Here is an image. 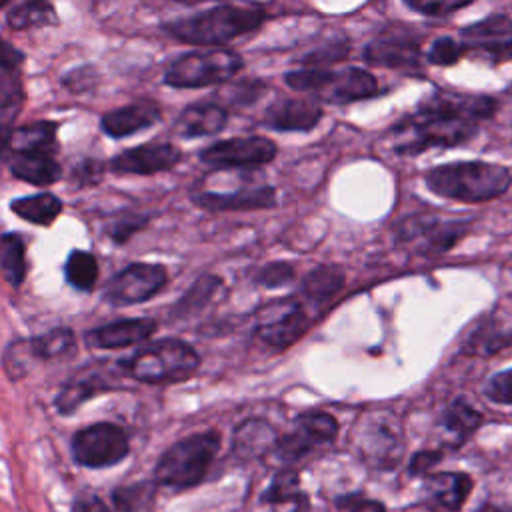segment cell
Returning <instances> with one entry per match:
<instances>
[{"instance_id": "1", "label": "cell", "mask_w": 512, "mask_h": 512, "mask_svg": "<svg viewBox=\"0 0 512 512\" xmlns=\"http://www.w3.org/2000/svg\"><path fill=\"white\" fill-rule=\"evenodd\" d=\"M496 110V100L468 94H430L394 126V152L416 156L430 148H454L478 132L482 120Z\"/></svg>"}, {"instance_id": "2", "label": "cell", "mask_w": 512, "mask_h": 512, "mask_svg": "<svg viewBox=\"0 0 512 512\" xmlns=\"http://www.w3.org/2000/svg\"><path fill=\"white\" fill-rule=\"evenodd\" d=\"M266 18V10L256 4H216L164 22L162 28L184 44L224 46L242 34L258 30Z\"/></svg>"}, {"instance_id": "3", "label": "cell", "mask_w": 512, "mask_h": 512, "mask_svg": "<svg viewBox=\"0 0 512 512\" xmlns=\"http://www.w3.org/2000/svg\"><path fill=\"white\" fill-rule=\"evenodd\" d=\"M424 182L436 196L478 204L502 196L510 184V170L486 160H462L440 164L424 174Z\"/></svg>"}, {"instance_id": "4", "label": "cell", "mask_w": 512, "mask_h": 512, "mask_svg": "<svg viewBox=\"0 0 512 512\" xmlns=\"http://www.w3.org/2000/svg\"><path fill=\"white\" fill-rule=\"evenodd\" d=\"M124 372L144 384H176L196 374L200 354L180 338L168 336L142 346L132 358L122 360Z\"/></svg>"}, {"instance_id": "5", "label": "cell", "mask_w": 512, "mask_h": 512, "mask_svg": "<svg viewBox=\"0 0 512 512\" xmlns=\"http://www.w3.org/2000/svg\"><path fill=\"white\" fill-rule=\"evenodd\" d=\"M220 450L216 430L196 432L174 442L156 462L154 482L160 486L184 490L200 484Z\"/></svg>"}, {"instance_id": "6", "label": "cell", "mask_w": 512, "mask_h": 512, "mask_svg": "<svg viewBox=\"0 0 512 512\" xmlns=\"http://www.w3.org/2000/svg\"><path fill=\"white\" fill-rule=\"evenodd\" d=\"M242 68L244 60L234 50H194L168 64L164 70V82L172 88H204L234 78Z\"/></svg>"}, {"instance_id": "7", "label": "cell", "mask_w": 512, "mask_h": 512, "mask_svg": "<svg viewBox=\"0 0 512 512\" xmlns=\"http://www.w3.org/2000/svg\"><path fill=\"white\" fill-rule=\"evenodd\" d=\"M130 452L126 432L112 422H96L78 430L72 438V456L80 466L106 468L124 460Z\"/></svg>"}, {"instance_id": "8", "label": "cell", "mask_w": 512, "mask_h": 512, "mask_svg": "<svg viewBox=\"0 0 512 512\" xmlns=\"http://www.w3.org/2000/svg\"><path fill=\"white\" fill-rule=\"evenodd\" d=\"M166 282V266L132 262L106 282L102 298L112 306H132L154 298L166 286Z\"/></svg>"}, {"instance_id": "9", "label": "cell", "mask_w": 512, "mask_h": 512, "mask_svg": "<svg viewBox=\"0 0 512 512\" xmlns=\"http://www.w3.org/2000/svg\"><path fill=\"white\" fill-rule=\"evenodd\" d=\"M310 322L304 306L296 298L276 300L258 312L256 336L274 350H284L308 332Z\"/></svg>"}, {"instance_id": "10", "label": "cell", "mask_w": 512, "mask_h": 512, "mask_svg": "<svg viewBox=\"0 0 512 512\" xmlns=\"http://www.w3.org/2000/svg\"><path fill=\"white\" fill-rule=\"evenodd\" d=\"M276 154V142L266 136H234L204 148L200 160L218 168H258L270 164Z\"/></svg>"}, {"instance_id": "11", "label": "cell", "mask_w": 512, "mask_h": 512, "mask_svg": "<svg viewBox=\"0 0 512 512\" xmlns=\"http://www.w3.org/2000/svg\"><path fill=\"white\" fill-rule=\"evenodd\" d=\"M336 434L338 422L334 420V416H330L328 412L310 410L300 414L294 420L292 430L278 438L276 454L286 462H294L310 454L312 450L330 444L336 438Z\"/></svg>"}, {"instance_id": "12", "label": "cell", "mask_w": 512, "mask_h": 512, "mask_svg": "<svg viewBox=\"0 0 512 512\" xmlns=\"http://www.w3.org/2000/svg\"><path fill=\"white\" fill-rule=\"evenodd\" d=\"M464 50H470L490 62L512 60V20L504 14H492L460 32Z\"/></svg>"}, {"instance_id": "13", "label": "cell", "mask_w": 512, "mask_h": 512, "mask_svg": "<svg viewBox=\"0 0 512 512\" xmlns=\"http://www.w3.org/2000/svg\"><path fill=\"white\" fill-rule=\"evenodd\" d=\"M182 160V150L172 142H146L114 156L108 168L116 174L150 176L172 170Z\"/></svg>"}, {"instance_id": "14", "label": "cell", "mask_w": 512, "mask_h": 512, "mask_svg": "<svg viewBox=\"0 0 512 512\" xmlns=\"http://www.w3.org/2000/svg\"><path fill=\"white\" fill-rule=\"evenodd\" d=\"M468 222H444L436 216H412L398 222V238L404 242L422 240L420 252L428 256L450 250L466 232Z\"/></svg>"}, {"instance_id": "15", "label": "cell", "mask_w": 512, "mask_h": 512, "mask_svg": "<svg viewBox=\"0 0 512 512\" xmlns=\"http://www.w3.org/2000/svg\"><path fill=\"white\" fill-rule=\"evenodd\" d=\"M362 56L374 66L414 68L420 62V38L408 30H386L366 44Z\"/></svg>"}, {"instance_id": "16", "label": "cell", "mask_w": 512, "mask_h": 512, "mask_svg": "<svg viewBox=\"0 0 512 512\" xmlns=\"http://www.w3.org/2000/svg\"><path fill=\"white\" fill-rule=\"evenodd\" d=\"M324 112L314 98H278L262 116V124L278 132H310Z\"/></svg>"}, {"instance_id": "17", "label": "cell", "mask_w": 512, "mask_h": 512, "mask_svg": "<svg viewBox=\"0 0 512 512\" xmlns=\"http://www.w3.org/2000/svg\"><path fill=\"white\" fill-rule=\"evenodd\" d=\"M158 324L152 318H120L86 332L84 340L96 350H116L148 340Z\"/></svg>"}, {"instance_id": "18", "label": "cell", "mask_w": 512, "mask_h": 512, "mask_svg": "<svg viewBox=\"0 0 512 512\" xmlns=\"http://www.w3.org/2000/svg\"><path fill=\"white\" fill-rule=\"evenodd\" d=\"M58 152V124L38 120L16 126L2 136V158L14 154H56Z\"/></svg>"}, {"instance_id": "19", "label": "cell", "mask_w": 512, "mask_h": 512, "mask_svg": "<svg viewBox=\"0 0 512 512\" xmlns=\"http://www.w3.org/2000/svg\"><path fill=\"white\" fill-rule=\"evenodd\" d=\"M160 118L162 110L154 100H136L102 114L100 128L110 138H126L154 126Z\"/></svg>"}, {"instance_id": "20", "label": "cell", "mask_w": 512, "mask_h": 512, "mask_svg": "<svg viewBox=\"0 0 512 512\" xmlns=\"http://www.w3.org/2000/svg\"><path fill=\"white\" fill-rule=\"evenodd\" d=\"M106 368H90L86 372H78L76 376H72L56 394L54 398V406L60 414L68 416L72 412H76L84 402H88L92 396L108 392L112 388H116V382L110 378V374H106Z\"/></svg>"}, {"instance_id": "21", "label": "cell", "mask_w": 512, "mask_h": 512, "mask_svg": "<svg viewBox=\"0 0 512 512\" xmlns=\"http://www.w3.org/2000/svg\"><path fill=\"white\" fill-rule=\"evenodd\" d=\"M360 450L378 466H392L402 454L398 430L382 414H372L360 434Z\"/></svg>"}, {"instance_id": "22", "label": "cell", "mask_w": 512, "mask_h": 512, "mask_svg": "<svg viewBox=\"0 0 512 512\" xmlns=\"http://www.w3.org/2000/svg\"><path fill=\"white\" fill-rule=\"evenodd\" d=\"M190 200L204 210H266L276 206V190L272 186L242 188L234 192H200L190 196Z\"/></svg>"}, {"instance_id": "23", "label": "cell", "mask_w": 512, "mask_h": 512, "mask_svg": "<svg viewBox=\"0 0 512 512\" xmlns=\"http://www.w3.org/2000/svg\"><path fill=\"white\" fill-rule=\"evenodd\" d=\"M24 54L16 50L10 42H2V80H0V112H2V128L10 132V122L18 116V110L24 102V90L20 82V64Z\"/></svg>"}, {"instance_id": "24", "label": "cell", "mask_w": 512, "mask_h": 512, "mask_svg": "<svg viewBox=\"0 0 512 512\" xmlns=\"http://www.w3.org/2000/svg\"><path fill=\"white\" fill-rule=\"evenodd\" d=\"M472 486L474 482L466 472H434L426 476L422 490L432 506L456 512L468 500Z\"/></svg>"}, {"instance_id": "25", "label": "cell", "mask_w": 512, "mask_h": 512, "mask_svg": "<svg viewBox=\"0 0 512 512\" xmlns=\"http://www.w3.org/2000/svg\"><path fill=\"white\" fill-rule=\"evenodd\" d=\"M228 122V112L216 102H196L186 106L174 122V132L182 138H200L220 132Z\"/></svg>"}, {"instance_id": "26", "label": "cell", "mask_w": 512, "mask_h": 512, "mask_svg": "<svg viewBox=\"0 0 512 512\" xmlns=\"http://www.w3.org/2000/svg\"><path fill=\"white\" fill-rule=\"evenodd\" d=\"M328 102L350 104L358 100H366L378 94V80L364 68H344L334 72L332 84L324 92Z\"/></svg>"}, {"instance_id": "27", "label": "cell", "mask_w": 512, "mask_h": 512, "mask_svg": "<svg viewBox=\"0 0 512 512\" xmlns=\"http://www.w3.org/2000/svg\"><path fill=\"white\" fill-rule=\"evenodd\" d=\"M276 444H278L276 430L272 428L270 422H266L262 418L244 420L232 436V450L236 456H240L244 460L260 458L266 452H270L272 448L276 450Z\"/></svg>"}, {"instance_id": "28", "label": "cell", "mask_w": 512, "mask_h": 512, "mask_svg": "<svg viewBox=\"0 0 512 512\" xmlns=\"http://www.w3.org/2000/svg\"><path fill=\"white\" fill-rule=\"evenodd\" d=\"M4 160L14 178L34 186H50L62 176L56 154H14Z\"/></svg>"}, {"instance_id": "29", "label": "cell", "mask_w": 512, "mask_h": 512, "mask_svg": "<svg viewBox=\"0 0 512 512\" xmlns=\"http://www.w3.org/2000/svg\"><path fill=\"white\" fill-rule=\"evenodd\" d=\"M262 500L272 506L274 512H304L306 494L298 488V474L292 470H282L274 476Z\"/></svg>"}, {"instance_id": "30", "label": "cell", "mask_w": 512, "mask_h": 512, "mask_svg": "<svg viewBox=\"0 0 512 512\" xmlns=\"http://www.w3.org/2000/svg\"><path fill=\"white\" fill-rule=\"evenodd\" d=\"M482 420H484L482 414L474 406H470L464 398H456L444 410L440 418V426L450 436L452 444L458 446L466 442L480 428Z\"/></svg>"}, {"instance_id": "31", "label": "cell", "mask_w": 512, "mask_h": 512, "mask_svg": "<svg viewBox=\"0 0 512 512\" xmlns=\"http://www.w3.org/2000/svg\"><path fill=\"white\" fill-rule=\"evenodd\" d=\"M62 200L52 192H40L34 196H20L10 200V210L36 226H50L62 212Z\"/></svg>"}, {"instance_id": "32", "label": "cell", "mask_w": 512, "mask_h": 512, "mask_svg": "<svg viewBox=\"0 0 512 512\" xmlns=\"http://www.w3.org/2000/svg\"><path fill=\"white\" fill-rule=\"evenodd\" d=\"M222 286V278L210 272L200 274L192 286L174 302V306L170 308V318L172 320H186L192 314L200 312L218 292V288Z\"/></svg>"}, {"instance_id": "33", "label": "cell", "mask_w": 512, "mask_h": 512, "mask_svg": "<svg viewBox=\"0 0 512 512\" xmlns=\"http://www.w3.org/2000/svg\"><path fill=\"white\" fill-rule=\"evenodd\" d=\"M344 282H346V274L340 266L320 264L304 276L302 294L314 304H324L332 296H336V292L342 290Z\"/></svg>"}, {"instance_id": "34", "label": "cell", "mask_w": 512, "mask_h": 512, "mask_svg": "<svg viewBox=\"0 0 512 512\" xmlns=\"http://www.w3.org/2000/svg\"><path fill=\"white\" fill-rule=\"evenodd\" d=\"M54 24H58L56 8L46 0L18 2L6 12V26L10 30H28L38 26H54Z\"/></svg>"}, {"instance_id": "35", "label": "cell", "mask_w": 512, "mask_h": 512, "mask_svg": "<svg viewBox=\"0 0 512 512\" xmlns=\"http://www.w3.org/2000/svg\"><path fill=\"white\" fill-rule=\"evenodd\" d=\"M30 354L40 360H56L62 356H68L76 348V336L70 328H52L40 336H34L28 340Z\"/></svg>"}, {"instance_id": "36", "label": "cell", "mask_w": 512, "mask_h": 512, "mask_svg": "<svg viewBox=\"0 0 512 512\" xmlns=\"http://www.w3.org/2000/svg\"><path fill=\"white\" fill-rule=\"evenodd\" d=\"M66 282L80 292H92L98 280V260L88 250H72L64 262Z\"/></svg>"}, {"instance_id": "37", "label": "cell", "mask_w": 512, "mask_h": 512, "mask_svg": "<svg viewBox=\"0 0 512 512\" xmlns=\"http://www.w3.org/2000/svg\"><path fill=\"white\" fill-rule=\"evenodd\" d=\"M26 246L20 234L16 232H6L2 236V274L4 280L12 286L18 288L24 278H26Z\"/></svg>"}, {"instance_id": "38", "label": "cell", "mask_w": 512, "mask_h": 512, "mask_svg": "<svg viewBox=\"0 0 512 512\" xmlns=\"http://www.w3.org/2000/svg\"><path fill=\"white\" fill-rule=\"evenodd\" d=\"M332 78H334V70L306 68V66L284 74V82L288 84V88L304 94H320V92L324 94L332 84Z\"/></svg>"}, {"instance_id": "39", "label": "cell", "mask_w": 512, "mask_h": 512, "mask_svg": "<svg viewBox=\"0 0 512 512\" xmlns=\"http://www.w3.org/2000/svg\"><path fill=\"white\" fill-rule=\"evenodd\" d=\"M154 484L138 482L114 490L112 500L120 512H146L154 502Z\"/></svg>"}, {"instance_id": "40", "label": "cell", "mask_w": 512, "mask_h": 512, "mask_svg": "<svg viewBox=\"0 0 512 512\" xmlns=\"http://www.w3.org/2000/svg\"><path fill=\"white\" fill-rule=\"evenodd\" d=\"M508 334L494 328V322H484L464 342V350L468 354H494L498 348L508 344Z\"/></svg>"}, {"instance_id": "41", "label": "cell", "mask_w": 512, "mask_h": 512, "mask_svg": "<svg viewBox=\"0 0 512 512\" xmlns=\"http://www.w3.org/2000/svg\"><path fill=\"white\" fill-rule=\"evenodd\" d=\"M146 226H148V216L136 214V212H122V214L114 216L108 224H104V234L116 246H122Z\"/></svg>"}, {"instance_id": "42", "label": "cell", "mask_w": 512, "mask_h": 512, "mask_svg": "<svg viewBox=\"0 0 512 512\" xmlns=\"http://www.w3.org/2000/svg\"><path fill=\"white\" fill-rule=\"evenodd\" d=\"M294 276H296V272L290 262L276 260V262H268L262 268H258L254 274V282L264 288H280V286H286L288 282H292Z\"/></svg>"}, {"instance_id": "43", "label": "cell", "mask_w": 512, "mask_h": 512, "mask_svg": "<svg viewBox=\"0 0 512 512\" xmlns=\"http://www.w3.org/2000/svg\"><path fill=\"white\" fill-rule=\"evenodd\" d=\"M462 54H464L462 44H458L450 36H440L432 42L426 58L430 64H436V66H452L462 58Z\"/></svg>"}, {"instance_id": "44", "label": "cell", "mask_w": 512, "mask_h": 512, "mask_svg": "<svg viewBox=\"0 0 512 512\" xmlns=\"http://www.w3.org/2000/svg\"><path fill=\"white\" fill-rule=\"evenodd\" d=\"M98 82V70L92 64H82L72 70H68L62 76V86H66L74 94L90 92Z\"/></svg>"}, {"instance_id": "45", "label": "cell", "mask_w": 512, "mask_h": 512, "mask_svg": "<svg viewBox=\"0 0 512 512\" xmlns=\"http://www.w3.org/2000/svg\"><path fill=\"white\" fill-rule=\"evenodd\" d=\"M348 54V44H340V42H330L322 48L312 50L310 54H306L302 58V62L306 64V68H324L328 64H334L336 60L346 58Z\"/></svg>"}, {"instance_id": "46", "label": "cell", "mask_w": 512, "mask_h": 512, "mask_svg": "<svg viewBox=\"0 0 512 512\" xmlns=\"http://www.w3.org/2000/svg\"><path fill=\"white\" fill-rule=\"evenodd\" d=\"M484 394L496 404H512V370H504L488 378Z\"/></svg>"}, {"instance_id": "47", "label": "cell", "mask_w": 512, "mask_h": 512, "mask_svg": "<svg viewBox=\"0 0 512 512\" xmlns=\"http://www.w3.org/2000/svg\"><path fill=\"white\" fill-rule=\"evenodd\" d=\"M264 90H266V82L254 80V78H246V80L234 84V88L228 94V100L234 106H250V104H254L260 98V94Z\"/></svg>"}, {"instance_id": "48", "label": "cell", "mask_w": 512, "mask_h": 512, "mask_svg": "<svg viewBox=\"0 0 512 512\" xmlns=\"http://www.w3.org/2000/svg\"><path fill=\"white\" fill-rule=\"evenodd\" d=\"M102 172H104V164H102V162L92 160V158H86V160H82L80 164L74 166V170H72V182H74L78 188L94 186V184L100 182Z\"/></svg>"}, {"instance_id": "49", "label": "cell", "mask_w": 512, "mask_h": 512, "mask_svg": "<svg viewBox=\"0 0 512 512\" xmlns=\"http://www.w3.org/2000/svg\"><path fill=\"white\" fill-rule=\"evenodd\" d=\"M404 6L414 10V12L426 14V16H446V14H452L456 10H462V8L470 6V2H432V0L412 2V0H406Z\"/></svg>"}, {"instance_id": "50", "label": "cell", "mask_w": 512, "mask_h": 512, "mask_svg": "<svg viewBox=\"0 0 512 512\" xmlns=\"http://www.w3.org/2000/svg\"><path fill=\"white\" fill-rule=\"evenodd\" d=\"M442 460V452L438 450H422L416 452L410 460V474H428L434 464Z\"/></svg>"}, {"instance_id": "51", "label": "cell", "mask_w": 512, "mask_h": 512, "mask_svg": "<svg viewBox=\"0 0 512 512\" xmlns=\"http://www.w3.org/2000/svg\"><path fill=\"white\" fill-rule=\"evenodd\" d=\"M74 512H110L98 496H84L74 504Z\"/></svg>"}, {"instance_id": "52", "label": "cell", "mask_w": 512, "mask_h": 512, "mask_svg": "<svg viewBox=\"0 0 512 512\" xmlns=\"http://www.w3.org/2000/svg\"><path fill=\"white\" fill-rule=\"evenodd\" d=\"M350 512H386L384 504L378 500H368V502H360L356 504Z\"/></svg>"}]
</instances>
